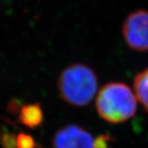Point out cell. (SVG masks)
<instances>
[{
	"instance_id": "5",
	"label": "cell",
	"mask_w": 148,
	"mask_h": 148,
	"mask_svg": "<svg viewBox=\"0 0 148 148\" xmlns=\"http://www.w3.org/2000/svg\"><path fill=\"white\" fill-rule=\"evenodd\" d=\"M19 121L23 125L30 127H38L43 121V111L39 104H30L21 109Z\"/></svg>"
},
{
	"instance_id": "7",
	"label": "cell",
	"mask_w": 148,
	"mask_h": 148,
	"mask_svg": "<svg viewBox=\"0 0 148 148\" xmlns=\"http://www.w3.org/2000/svg\"><path fill=\"white\" fill-rule=\"evenodd\" d=\"M36 143L28 134L20 133L16 136V148H35Z\"/></svg>"
},
{
	"instance_id": "1",
	"label": "cell",
	"mask_w": 148,
	"mask_h": 148,
	"mask_svg": "<svg viewBox=\"0 0 148 148\" xmlns=\"http://www.w3.org/2000/svg\"><path fill=\"white\" fill-rule=\"evenodd\" d=\"M98 88V77L93 69L82 64H73L61 72L58 89L61 98L73 106L82 107L90 103Z\"/></svg>"
},
{
	"instance_id": "8",
	"label": "cell",
	"mask_w": 148,
	"mask_h": 148,
	"mask_svg": "<svg viewBox=\"0 0 148 148\" xmlns=\"http://www.w3.org/2000/svg\"><path fill=\"white\" fill-rule=\"evenodd\" d=\"M1 144L3 148H16V137L12 133H5L1 138Z\"/></svg>"
},
{
	"instance_id": "2",
	"label": "cell",
	"mask_w": 148,
	"mask_h": 148,
	"mask_svg": "<svg viewBox=\"0 0 148 148\" xmlns=\"http://www.w3.org/2000/svg\"><path fill=\"white\" fill-rule=\"evenodd\" d=\"M138 104L134 92L122 82L105 85L95 98V109L102 119L110 123H122L135 115Z\"/></svg>"
},
{
	"instance_id": "3",
	"label": "cell",
	"mask_w": 148,
	"mask_h": 148,
	"mask_svg": "<svg viewBox=\"0 0 148 148\" xmlns=\"http://www.w3.org/2000/svg\"><path fill=\"white\" fill-rule=\"evenodd\" d=\"M106 136L94 137L83 127L70 124L62 127L54 134L53 148H107Z\"/></svg>"
},
{
	"instance_id": "4",
	"label": "cell",
	"mask_w": 148,
	"mask_h": 148,
	"mask_svg": "<svg viewBox=\"0 0 148 148\" xmlns=\"http://www.w3.org/2000/svg\"><path fill=\"white\" fill-rule=\"evenodd\" d=\"M122 34L127 45L139 52L148 51V11L130 13L122 26Z\"/></svg>"
},
{
	"instance_id": "6",
	"label": "cell",
	"mask_w": 148,
	"mask_h": 148,
	"mask_svg": "<svg viewBox=\"0 0 148 148\" xmlns=\"http://www.w3.org/2000/svg\"><path fill=\"white\" fill-rule=\"evenodd\" d=\"M133 89L136 98L148 110V69H144L135 76Z\"/></svg>"
}]
</instances>
